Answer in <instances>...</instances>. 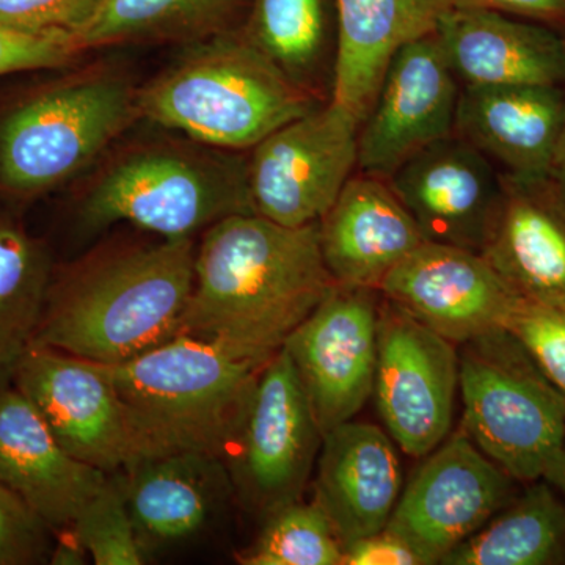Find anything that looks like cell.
<instances>
[{"instance_id": "cell-1", "label": "cell", "mask_w": 565, "mask_h": 565, "mask_svg": "<svg viewBox=\"0 0 565 565\" xmlns=\"http://www.w3.org/2000/svg\"><path fill=\"white\" fill-rule=\"evenodd\" d=\"M319 222L278 225L259 214L214 223L195 250L181 333L266 363L334 288Z\"/></svg>"}, {"instance_id": "cell-2", "label": "cell", "mask_w": 565, "mask_h": 565, "mask_svg": "<svg viewBox=\"0 0 565 565\" xmlns=\"http://www.w3.org/2000/svg\"><path fill=\"white\" fill-rule=\"evenodd\" d=\"M193 239L102 248L50 291L33 344L103 364L128 362L181 333L195 280Z\"/></svg>"}, {"instance_id": "cell-3", "label": "cell", "mask_w": 565, "mask_h": 565, "mask_svg": "<svg viewBox=\"0 0 565 565\" xmlns=\"http://www.w3.org/2000/svg\"><path fill=\"white\" fill-rule=\"evenodd\" d=\"M323 104L294 87L239 29L188 44L139 90V114L217 150L247 152Z\"/></svg>"}, {"instance_id": "cell-4", "label": "cell", "mask_w": 565, "mask_h": 565, "mask_svg": "<svg viewBox=\"0 0 565 565\" xmlns=\"http://www.w3.org/2000/svg\"><path fill=\"white\" fill-rule=\"evenodd\" d=\"M266 363L180 333L109 366L145 457L191 451L223 460Z\"/></svg>"}, {"instance_id": "cell-5", "label": "cell", "mask_w": 565, "mask_h": 565, "mask_svg": "<svg viewBox=\"0 0 565 565\" xmlns=\"http://www.w3.org/2000/svg\"><path fill=\"white\" fill-rule=\"evenodd\" d=\"M236 214H256L248 154L188 137L126 147L92 178L79 204L85 230L128 222L162 239H193Z\"/></svg>"}, {"instance_id": "cell-6", "label": "cell", "mask_w": 565, "mask_h": 565, "mask_svg": "<svg viewBox=\"0 0 565 565\" xmlns=\"http://www.w3.org/2000/svg\"><path fill=\"white\" fill-rule=\"evenodd\" d=\"M140 118L139 90L88 70L25 99L0 121V191L36 196L84 172Z\"/></svg>"}, {"instance_id": "cell-7", "label": "cell", "mask_w": 565, "mask_h": 565, "mask_svg": "<svg viewBox=\"0 0 565 565\" xmlns=\"http://www.w3.org/2000/svg\"><path fill=\"white\" fill-rule=\"evenodd\" d=\"M462 345L468 437L512 479L546 481L565 448L564 394L503 329Z\"/></svg>"}, {"instance_id": "cell-8", "label": "cell", "mask_w": 565, "mask_h": 565, "mask_svg": "<svg viewBox=\"0 0 565 565\" xmlns=\"http://www.w3.org/2000/svg\"><path fill=\"white\" fill-rule=\"evenodd\" d=\"M322 446V433L288 353L258 375L247 412L223 457L234 498L266 522L300 501Z\"/></svg>"}, {"instance_id": "cell-9", "label": "cell", "mask_w": 565, "mask_h": 565, "mask_svg": "<svg viewBox=\"0 0 565 565\" xmlns=\"http://www.w3.org/2000/svg\"><path fill=\"white\" fill-rule=\"evenodd\" d=\"M359 126L351 111L330 102L252 148L248 182L256 214L291 228L321 221L356 172Z\"/></svg>"}, {"instance_id": "cell-10", "label": "cell", "mask_w": 565, "mask_h": 565, "mask_svg": "<svg viewBox=\"0 0 565 565\" xmlns=\"http://www.w3.org/2000/svg\"><path fill=\"white\" fill-rule=\"evenodd\" d=\"M11 379L81 462L114 475L143 459L109 364L32 344Z\"/></svg>"}, {"instance_id": "cell-11", "label": "cell", "mask_w": 565, "mask_h": 565, "mask_svg": "<svg viewBox=\"0 0 565 565\" xmlns=\"http://www.w3.org/2000/svg\"><path fill=\"white\" fill-rule=\"evenodd\" d=\"M459 381L456 344L386 300L379 316L373 396L386 433L405 455L426 457L444 444Z\"/></svg>"}, {"instance_id": "cell-12", "label": "cell", "mask_w": 565, "mask_h": 565, "mask_svg": "<svg viewBox=\"0 0 565 565\" xmlns=\"http://www.w3.org/2000/svg\"><path fill=\"white\" fill-rule=\"evenodd\" d=\"M379 294L334 285L282 344L322 435L355 418L373 396Z\"/></svg>"}, {"instance_id": "cell-13", "label": "cell", "mask_w": 565, "mask_h": 565, "mask_svg": "<svg viewBox=\"0 0 565 565\" xmlns=\"http://www.w3.org/2000/svg\"><path fill=\"white\" fill-rule=\"evenodd\" d=\"M512 478L457 434L435 448L405 487L386 530L424 565L440 564L511 500Z\"/></svg>"}, {"instance_id": "cell-14", "label": "cell", "mask_w": 565, "mask_h": 565, "mask_svg": "<svg viewBox=\"0 0 565 565\" xmlns=\"http://www.w3.org/2000/svg\"><path fill=\"white\" fill-rule=\"evenodd\" d=\"M460 90L435 33L401 47L360 122L356 172L388 180L416 152L455 134Z\"/></svg>"}, {"instance_id": "cell-15", "label": "cell", "mask_w": 565, "mask_h": 565, "mask_svg": "<svg viewBox=\"0 0 565 565\" xmlns=\"http://www.w3.org/2000/svg\"><path fill=\"white\" fill-rule=\"evenodd\" d=\"M427 243L484 253L503 204V173L451 134L416 152L388 178Z\"/></svg>"}, {"instance_id": "cell-16", "label": "cell", "mask_w": 565, "mask_h": 565, "mask_svg": "<svg viewBox=\"0 0 565 565\" xmlns=\"http://www.w3.org/2000/svg\"><path fill=\"white\" fill-rule=\"evenodd\" d=\"M379 292L455 344L503 329L516 300L484 255L437 243L419 245Z\"/></svg>"}, {"instance_id": "cell-17", "label": "cell", "mask_w": 565, "mask_h": 565, "mask_svg": "<svg viewBox=\"0 0 565 565\" xmlns=\"http://www.w3.org/2000/svg\"><path fill=\"white\" fill-rule=\"evenodd\" d=\"M126 505L145 557L199 537L234 498L221 457L172 452L120 471Z\"/></svg>"}, {"instance_id": "cell-18", "label": "cell", "mask_w": 565, "mask_h": 565, "mask_svg": "<svg viewBox=\"0 0 565 565\" xmlns=\"http://www.w3.org/2000/svg\"><path fill=\"white\" fill-rule=\"evenodd\" d=\"M109 475L70 455L17 388L0 390V484L54 533L74 525Z\"/></svg>"}, {"instance_id": "cell-19", "label": "cell", "mask_w": 565, "mask_h": 565, "mask_svg": "<svg viewBox=\"0 0 565 565\" xmlns=\"http://www.w3.org/2000/svg\"><path fill=\"white\" fill-rule=\"evenodd\" d=\"M565 131V87L462 85L457 136L505 177L545 180Z\"/></svg>"}, {"instance_id": "cell-20", "label": "cell", "mask_w": 565, "mask_h": 565, "mask_svg": "<svg viewBox=\"0 0 565 565\" xmlns=\"http://www.w3.org/2000/svg\"><path fill=\"white\" fill-rule=\"evenodd\" d=\"M427 243L388 180L362 172L345 182L319 221V244L337 285L377 289L397 264Z\"/></svg>"}, {"instance_id": "cell-21", "label": "cell", "mask_w": 565, "mask_h": 565, "mask_svg": "<svg viewBox=\"0 0 565 565\" xmlns=\"http://www.w3.org/2000/svg\"><path fill=\"white\" fill-rule=\"evenodd\" d=\"M435 36L462 85L565 87V35L498 11H446Z\"/></svg>"}, {"instance_id": "cell-22", "label": "cell", "mask_w": 565, "mask_h": 565, "mask_svg": "<svg viewBox=\"0 0 565 565\" xmlns=\"http://www.w3.org/2000/svg\"><path fill=\"white\" fill-rule=\"evenodd\" d=\"M315 493L343 546L385 530L403 493L393 438L353 419L323 434Z\"/></svg>"}, {"instance_id": "cell-23", "label": "cell", "mask_w": 565, "mask_h": 565, "mask_svg": "<svg viewBox=\"0 0 565 565\" xmlns=\"http://www.w3.org/2000/svg\"><path fill=\"white\" fill-rule=\"evenodd\" d=\"M504 195L484 253L520 299L565 308V204L546 180L503 174Z\"/></svg>"}, {"instance_id": "cell-24", "label": "cell", "mask_w": 565, "mask_h": 565, "mask_svg": "<svg viewBox=\"0 0 565 565\" xmlns=\"http://www.w3.org/2000/svg\"><path fill=\"white\" fill-rule=\"evenodd\" d=\"M340 52L332 102L362 122L386 66L405 44L430 35L452 0H337Z\"/></svg>"}, {"instance_id": "cell-25", "label": "cell", "mask_w": 565, "mask_h": 565, "mask_svg": "<svg viewBox=\"0 0 565 565\" xmlns=\"http://www.w3.org/2000/svg\"><path fill=\"white\" fill-rule=\"evenodd\" d=\"M239 32L294 87L332 102L340 52L337 0H248Z\"/></svg>"}, {"instance_id": "cell-26", "label": "cell", "mask_w": 565, "mask_h": 565, "mask_svg": "<svg viewBox=\"0 0 565 565\" xmlns=\"http://www.w3.org/2000/svg\"><path fill=\"white\" fill-rule=\"evenodd\" d=\"M248 0H98L74 29L82 52L129 44L184 43L236 31Z\"/></svg>"}, {"instance_id": "cell-27", "label": "cell", "mask_w": 565, "mask_h": 565, "mask_svg": "<svg viewBox=\"0 0 565 565\" xmlns=\"http://www.w3.org/2000/svg\"><path fill=\"white\" fill-rule=\"evenodd\" d=\"M564 553L565 504L542 479L440 564L545 565L557 563Z\"/></svg>"}, {"instance_id": "cell-28", "label": "cell", "mask_w": 565, "mask_h": 565, "mask_svg": "<svg viewBox=\"0 0 565 565\" xmlns=\"http://www.w3.org/2000/svg\"><path fill=\"white\" fill-rule=\"evenodd\" d=\"M51 281L46 245L0 207V382L33 344Z\"/></svg>"}, {"instance_id": "cell-29", "label": "cell", "mask_w": 565, "mask_h": 565, "mask_svg": "<svg viewBox=\"0 0 565 565\" xmlns=\"http://www.w3.org/2000/svg\"><path fill=\"white\" fill-rule=\"evenodd\" d=\"M237 561L244 565H343V544L321 505L300 500L269 516L255 544Z\"/></svg>"}, {"instance_id": "cell-30", "label": "cell", "mask_w": 565, "mask_h": 565, "mask_svg": "<svg viewBox=\"0 0 565 565\" xmlns=\"http://www.w3.org/2000/svg\"><path fill=\"white\" fill-rule=\"evenodd\" d=\"M74 533L96 565H141L136 527L126 505L120 473L109 475L99 492L77 515Z\"/></svg>"}, {"instance_id": "cell-31", "label": "cell", "mask_w": 565, "mask_h": 565, "mask_svg": "<svg viewBox=\"0 0 565 565\" xmlns=\"http://www.w3.org/2000/svg\"><path fill=\"white\" fill-rule=\"evenodd\" d=\"M503 329L565 396V308L516 297Z\"/></svg>"}, {"instance_id": "cell-32", "label": "cell", "mask_w": 565, "mask_h": 565, "mask_svg": "<svg viewBox=\"0 0 565 565\" xmlns=\"http://www.w3.org/2000/svg\"><path fill=\"white\" fill-rule=\"evenodd\" d=\"M82 54L68 31H31L0 24V76L63 68Z\"/></svg>"}, {"instance_id": "cell-33", "label": "cell", "mask_w": 565, "mask_h": 565, "mask_svg": "<svg viewBox=\"0 0 565 565\" xmlns=\"http://www.w3.org/2000/svg\"><path fill=\"white\" fill-rule=\"evenodd\" d=\"M50 531L17 493L0 484V565L50 563Z\"/></svg>"}, {"instance_id": "cell-34", "label": "cell", "mask_w": 565, "mask_h": 565, "mask_svg": "<svg viewBox=\"0 0 565 565\" xmlns=\"http://www.w3.org/2000/svg\"><path fill=\"white\" fill-rule=\"evenodd\" d=\"M96 3L98 0H0V24L73 32Z\"/></svg>"}, {"instance_id": "cell-35", "label": "cell", "mask_w": 565, "mask_h": 565, "mask_svg": "<svg viewBox=\"0 0 565 565\" xmlns=\"http://www.w3.org/2000/svg\"><path fill=\"white\" fill-rule=\"evenodd\" d=\"M343 565H424L407 542L392 531L355 539L343 546Z\"/></svg>"}, {"instance_id": "cell-36", "label": "cell", "mask_w": 565, "mask_h": 565, "mask_svg": "<svg viewBox=\"0 0 565 565\" xmlns=\"http://www.w3.org/2000/svg\"><path fill=\"white\" fill-rule=\"evenodd\" d=\"M452 7L498 11L565 29V0H452Z\"/></svg>"}, {"instance_id": "cell-37", "label": "cell", "mask_w": 565, "mask_h": 565, "mask_svg": "<svg viewBox=\"0 0 565 565\" xmlns=\"http://www.w3.org/2000/svg\"><path fill=\"white\" fill-rule=\"evenodd\" d=\"M57 544L52 546L50 564L54 565H82L87 563L88 553L81 544L73 526L57 534Z\"/></svg>"}, {"instance_id": "cell-38", "label": "cell", "mask_w": 565, "mask_h": 565, "mask_svg": "<svg viewBox=\"0 0 565 565\" xmlns=\"http://www.w3.org/2000/svg\"><path fill=\"white\" fill-rule=\"evenodd\" d=\"M546 180L555 189L561 202L565 204V131L561 137L559 145H557L555 158H553Z\"/></svg>"}, {"instance_id": "cell-39", "label": "cell", "mask_w": 565, "mask_h": 565, "mask_svg": "<svg viewBox=\"0 0 565 565\" xmlns=\"http://www.w3.org/2000/svg\"><path fill=\"white\" fill-rule=\"evenodd\" d=\"M546 482L550 484L557 487L561 492L565 493V448L563 452V457H561V462L557 465L556 470L553 471L552 476L546 479Z\"/></svg>"}]
</instances>
